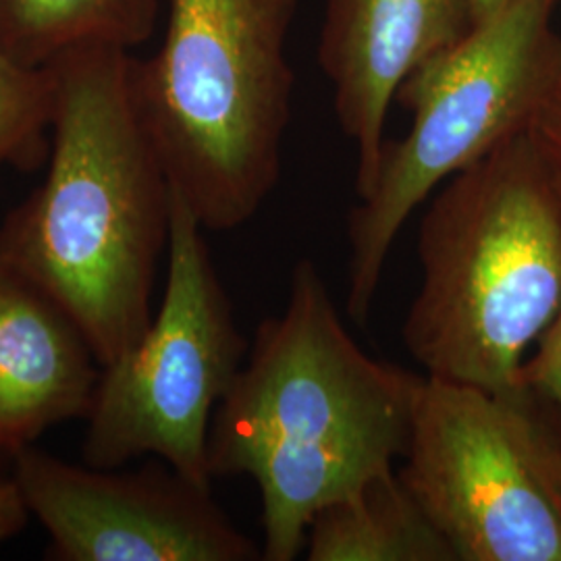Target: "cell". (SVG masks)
I'll use <instances>...</instances> for the list:
<instances>
[{
	"label": "cell",
	"mask_w": 561,
	"mask_h": 561,
	"mask_svg": "<svg viewBox=\"0 0 561 561\" xmlns=\"http://www.w3.org/2000/svg\"><path fill=\"white\" fill-rule=\"evenodd\" d=\"M426 375L368 356L319 266H294L285 310L256 329L208 437L210 477H250L262 560L294 561L308 526L408 454Z\"/></svg>",
	"instance_id": "cell-1"
},
{
	"label": "cell",
	"mask_w": 561,
	"mask_h": 561,
	"mask_svg": "<svg viewBox=\"0 0 561 561\" xmlns=\"http://www.w3.org/2000/svg\"><path fill=\"white\" fill-rule=\"evenodd\" d=\"M50 67L48 173L2 222L0 264L57 301L106 366L152 321L171 187L136 108L131 53L85 48Z\"/></svg>",
	"instance_id": "cell-2"
},
{
	"label": "cell",
	"mask_w": 561,
	"mask_h": 561,
	"mask_svg": "<svg viewBox=\"0 0 561 561\" xmlns=\"http://www.w3.org/2000/svg\"><path fill=\"white\" fill-rule=\"evenodd\" d=\"M431 198L401 340L428 377L512 391L561 306V162L526 129Z\"/></svg>",
	"instance_id": "cell-3"
},
{
	"label": "cell",
	"mask_w": 561,
	"mask_h": 561,
	"mask_svg": "<svg viewBox=\"0 0 561 561\" xmlns=\"http://www.w3.org/2000/svg\"><path fill=\"white\" fill-rule=\"evenodd\" d=\"M164 2L159 50L134 59L136 108L171 192L204 231H231L279 183L300 0Z\"/></svg>",
	"instance_id": "cell-4"
},
{
	"label": "cell",
	"mask_w": 561,
	"mask_h": 561,
	"mask_svg": "<svg viewBox=\"0 0 561 561\" xmlns=\"http://www.w3.org/2000/svg\"><path fill=\"white\" fill-rule=\"evenodd\" d=\"M560 0H510L422 62L396 101L412 123L387 140L370 192L347 217V317L364 327L403 225L443 183L530 129L561 78Z\"/></svg>",
	"instance_id": "cell-5"
},
{
	"label": "cell",
	"mask_w": 561,
	"mask_h": 561,
	"mask_svg": "<svg viewBox=\"0 0 561 561\" xmlns=\"http://www.w3.org/2000/svg\"><path fill=\"white\" fill-rule=\"evenodd\" d=\"M401 481L458 561H561V412L424 377Z\"/></svg>",
	"instance_id": "cell-6"
},
{
	"label": "cell",
	"mask_w": 561,
	"mask_h": 561,
	"mask_svg": "<svg viewBox=\"0 0 561 561\" xmlns=\"http://www.w3.org/2000/svg\"><path fill=\"white\" fill-rule=\"evenodd\" d=\"M248 350L204 229L171 192L164 294L140 340L102 366L83 463L123 468L154 456L210 486V426Z\"/></svg>",
	"instance_id": "cell-7"
},
{
	"label": "cell",
	"mask_w": 561,
	"mask_h": 561,
	"mask_svg": "<svg viewBox=\"0 0 561 561\" xmlns=\"http://www.w3.org/2000/svg\"><path fill=\"white\" fill-rule=\"evenodd\" d=\"M13 479L59 561H259L262 547L169 463L136 472L71 463L27 445Z\"/></svg>",
	"instance_id": "cell-8"
},
{
	"label": "cell",
	"mask_w": 561,
	"mask_h": 561,
	"mask_svg": "<svg viewBox=\"0 0 561 561\" xmlns=\"http://www.w3.org/2000/svg\"><path fill=\"white\" fill-rule=\"evenodd\" d=\"M470 27L466 0H327L319 60L341 131L358 152V198L377 178L401 83Z\"/></svg>",
	"instance_id": "cell-9"
},
{
	"label": "cell",
	"mask_w": 561,
	"mask_h": 561,
	"mask_svg": "<svg viewBox=\"0 0 561 561\" xmlns=\"http://www.w3.org/2000/svg\"><path fill=\"white\" fill-rule=\"evenodd\" d=\"M101 373L76 321L0 264V451L13 456L46 428L85 419Z\"/></svg>",
	"instance_id": "cell-10"
},
{
	"label": "cell",
	"mask_w": 561,
	"mask_h": 561,
	"mask_svg": "<svg viewBox=\"0 0 561 561\" xmlns=\"http://www.w3.org/2000/svg\"><path fill=\"white\" fill-rule=\"evenodd\" d=\"M304 551L308 561H458L396 468L322 507Z\"/></svg>",
	"instance_id": "cell-11"
},
{
	"label": "cell",
	"mask_w": 561,
	"mask_h": 561,
	"mask_svg": "<svg viewBox=\"0 0 561 561\" xmlns=\"http://www.w3.org/2000/svg\"><path fill=\"white\" fill-rule=\"evenodd\" d=\"M164 0H0V44L30 67L85 48L131 53L152 38Z\"/></svg>",
	"instance_id": "cell-12"
},
{
	"label": "cell",
	"mask_w": 561,
	"mask_h": 561,
	"mask_svg": "<svg viewBox=\"0 0 561 561\" xmlns=\"http://www.w3.org/2000/svg\"><path fill=\"white\" fill-rule=\"evenodd\" d=\"M55 99V69L30 67L0 44V171L38 161L53 127Z\"/></svg>",
	"instance_id": "cell-13"
},
{
	"label": "cell",
	"mask_w": 561,
	"mask_h": 561,
	"mask_svg": "<svg viewBox=\"0 0 561 561\" xmlns=\"http://www.w3.org/2000/svg\"><path fill=\"white\" fill-rule=\"evenodd\" d=\"M520 382L561 412V306L537 341L535 354L522 364Z\"/></svg>",
	"instance_id": "cell-14"
},
{
	"label": "cell",
	"mask_w": 561,
	"mask_h": 561,
	"mask_svg": "<svg viewBox=\"0 0 561 561\" xmlns=\"http://www.w3.org/2000/svg\"><path fill=\"white\" fill-rule=\"evenodd\" d=\"M30 518L18 481L0 477V545L18 537Z\"/></svg>",
	"instance_id": "cell-15"
},
{
	"label": "cell",
	"mask_w": 561,
	"mask_h": 561,
	"mask_svg": "<svg viewBox=\"0 0 561 561\" xmlns=\"http://www.w3.org/2000/svg\"><path fill=\"white\" fill-rule=\"evenodd\" d=\"M547 150L561 162V78L530 127Z\"/></svg>",
	"instance_id": "cell-16"
},
{
	"label": "cell",
	"mask_w": 561,
	"mask_h": 561,
	"mask_svg": "<svg viewBox=\"0 0 561 561\" xmlns=\"http://www.w3.org/2000/svg\"><path fill=\"white\" fill-rule=\"evenodd\" d=\"M507 2H510V0H466L470 23H472V25H479L482 21L493 18L497 11H502Z\"/></svg>",
	"instance_id": "cell-17"
},
{
	"label": "cell",
	"mask_w": 561,
	"mask_h": 561,
	"mask_svg": "<svg viewBox=\"0 0 561 561\" xmlns=\"http://www.w3.org/2000/svg\"><path fill=\"white\" fill-rule=\"evenodd\" d=\"M560 7H561V0H560Z\"/></svg>",
	"instance_id": "cell-18"
}]
</instances>
